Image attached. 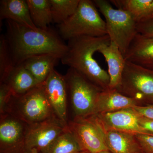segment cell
Masks as SVG:
<instances>
[{
	"label": "cell",
	"mask_w": 153,
	"mask_h": 153,
	"mask_svg": "<svg viewBox=\"0 0 153 153\" xmlns=\"http://www.w3.org/2000/svg\"><path fill=\"white\" fill-rule=\"evenodd\" d=\"M6 21L5 36L14 66L35 55L52 54L61 58L66 53L67 45L55 30L49 27L34 30L11 20Z\"/></svg>",
	"instance_id": "1"
},
{
	"label": "cell",
	"mask_w": 153,
	"mask_h": 153,
	"mask_svg": "<svg viewBox=\"0 0 153 153\" xmlns=\"http://www.w3.org/2000/svg\"><path fill=\"white\" fill-rule=\"evenodd\" d=\"M68 41L67 51L60 59L62 64L77 71L102 90L109 89L108 72L101 68L93 56L102 45L110 43L108 36H81Z\"/></svg>",
	"instance_id": "2"
},
{
	"label": "cell",
	"mask_w": 153,
	"mask_h": 153,
	"mask_svg": "<svg viewBox=\"0 0 153 153\" xmlns=\"http://www.w3.org/2000/svg\"><path fill=\"white\" fill-rule=\"evenodd\" d=\"M58 33L63 40L81 36L99 37L107 35L106 24L93 1L80 0L72 16L58 25Z\"/></svg>",
	"instance_id": "3"
},
{
	"label": "cell",
	"mask_w": 153,
	"mask_h": 153,
	"mask_svg": "<svg viewBox=\"0 0 153 153\" xmlns=\"http://www.w3.org/2000/svg\"><path fill=\"white\" fill-rule=\"evenodd\" d=\"M6 113L29 125L56 116L47 98L43 83L22 95H12L6 107Z\"/></svg>",
	"instance_id": "4"
},
{
	"label": "cell",
	"mask_w": 153,
	"mask_h": 153,
	"mask_svg": "<svg viewBox=\"0 0 153 153\" xmlns=\"http://www.w3.org/2000/svg\"><path fill=\"white\" fill-rule=\"evenodd\" d=\"M93 1L105 18L107 33L111 42L117 46L124 56L138 34L137 22L128 12L114 9L109 1L94 0Z\"/></svg>",
	"instance_id": "5"
},
{
	"label": "cell",
	"mask_w": 153,
	"mask_h": 153,
	"mask_svg": "<svg viewBox=\"0 0 153 153\" xmlns=\"http://www.w3.org/2000/svg\"><path fill=\"white\" fill-rule=\"evenodd\" d=\"M64 76L74 118L92 115L99 94L103 90L72 68H68Z\"/></svg>",
	"instance_id": "6"
},
{
	"label": "cell",
	"mask_w": 153,
	"mask_h": 153,
	"mask_svg": "<svg viewBox=\"0 0 153 153\" xmlns=\"http://www.w3.org/2000/svg\"><path fill=\"white\" fill-rule=\"evenodd\" d=\"M120 93L136 100L139 106L153 104V70L126 60Z\"/></svg>",
	"instance_id": "7"
},
{
	"label": "cell",
	"mask_w": 153,
	"mask_h": 153,
	"mask_svg": "<svg viewBox=\"0 0 153 153\" xmlns=\"http://www.w3.org/2000/svg\"><path fill=\"white\" fill-rule=\"evenodd\" d=\"M68 126L83 152L97 153L108 150L103 130L93 115L73 118L69 120Z\"/></svg>",
	"instance_id": "8"
},
{
	"label": "cell",
	"mask_w": 153,
	"mask_h": 153,
	"mask_svg": "<svg viewBox=\"0 0 153 153\" xmlns=\"http://www.w3.org/2000/svg\"><path fill=\"white\" fill-rule=\"evenodd\" d=\"M68 129V125L57 117L33 124L28 125L25 144V153H30L33 149L42 152Z\"/></svg>",
	"instance_id": "9"
},
{
	"label": "cell",
	"mask_w": 153,
	"mask_h": 153,
	"mask_svg": "<svg viewBox=\"0 0 153 153\" xmlns=\"http://www.w3.org/2000/svg\"><path fill=\"white\" fill-rule=\"evenodd\" d=\"M28 125L9 114L1 115V153H25Z\"/></svg>",
	"instance_id": "10"
},
{
	"label": "cell",
	"mask_w": 153,
	"mask_h": 153,
	"mask_svg": "<svg viewBox=\"0 0 153 153\" xmlns=\"http://www.w3.org/2000/svg\"><path fill=\"white\" fill-rule=\"evenodd\" d=\"M43 84L55 115L68 125V95L65 76L54 69Z\"/></svg>",
	"instance_id": "11"
},
{
	"label": "cell",
	"mask_w": 153,
	"mask_h": 153,
	"mask_svg": "<svg viewBox=\"0 0 153 153\" xmlns=\"http://www.w3.org/2000/svg\"><path fill=\"white\" fill-rule=\"evenodd\" d=\"M93 115L102 127L106 129L153 136V133L140 125L136 113L131 108Z\"/></svg>",
	"instance_id": "12"
},
{
	"label": "cell",
	"mask_w": 153,
	"mask_h": 153,
	"mask_svg": "<svg viewBox=\"0 0 153 153\" xmlns=\"http://www.w3.org/2000/svg\"><path fill=\"white\" fill-rule=\"evenodd\" d=\"M98 52L103 55L108 66L109 89L117 90L122 79L126 62L124 56L117 46L111 42L102 45Z\"/></svg>",
	"instance_id": "13"
},
{
	"label": "cell",
	"mask_w": 153,
	"mask_h": 153,
	"mask_svg": "<svg viewBox=\"0 0 153 153\" xmlns=\"http://www.w3.org/2000/svg\"><path fill=\"white\" fill-rule=\"evenodd\" d=\"M124 57L126 61L153 70V37L138 33Z\"/></svg>",
	"instance_id": "14"
},
{
	"label": "cell",
	"mask_w": 153,
	"mask_h": 153,
	"mask_svg": "<svg viewBox=\"0 0 153 153\" xmlns=\"http://www.w3.org/2000/svg\"><path fill=\"white\" fill-rule=\"evenodd\" d=\"M137 105L139 104L136 100L122 94L117 90L102 91L97 100L93 115L114 112Z\"/></svg>",
	"instance_id": "15"
},
{
	"label": "cell",
	"mask_w": 153,
	"mask_h": 153,
	"mask_svg": "<svg viewBox=\"0 0 153 153\" xmlns=\"http://www.w3.org/2000/svg\"><path fill=\"white\" fill-rule=\"evenodd\" d=\"M101 127L107 147L111 153H144L135 135Z\"/></svg>",
	"instance_id": "16"
},
{
	"label": "cell",
	"mask_w": 153,
	"mask_h": 153,
	"mask_svg": "<svg viewBox=\"0 0 153 153\" xmlns=\"http://www.w3.org/2000/svg\"><path fill=\"white\" fill-rule=\"evenodd\" d=\"M6 19L38 30L31 19L27 0H1L0 22Z\"/></svg>",
	"instance_id": "17"
},
{
	"label": "cell",
	"mask_w": 153,
	"mask_h": 153,
	"mask_svg": "<svg viewBox=\"0 0 153 153\" xmlns=\"http://www.w3.org/2000/svg\"><path fill=\"white\" fill-rule=\"evenodd\" d=\"M60 59L54 54H41L29 57L21 64L40 84L45 82Z\"/></svg>",
	"instance_id": "18"
},
{
	"label": "cell",
	"mask_w": 153,
	"mask_h": 153,
	"mask_svg": "<svg viewBox=\"0 0 153 153\" xmlns=\"http://www.w3.org/2000/svg\"><path fill=\"white\" fill-rule=\"evenodd\" d=\"M2 82L8 86L13 96L22 95L39 85L22 64L14 66Z\"/></svg>",
	"instance_id": "19"
},
{
	"label": "cell",
	"mask_w": 153,
	"mask_h": 153,
	"mask_svg": "<svg viewBox=\"0 0 153 153\" xmlns=\"http://www.w3.org/2000/svg\"><path fill=\"white\" fill-rule=\"evenodd\" d=\"M117 9L128 12L137 22L153 17V0H111Z\"/></svg>",
	"instance_id": "20"
},
{
	"label": "cell",
	"mask_w": 153,
	"mask_h": 153,
	"mask_svg": "<svg viewBox=\"0 0 153 153\" xmlns=\"http://www.w3.org/2000/svg\"><path fill=\"white\" fill-rule=\"evenodd\" d=\"M30 16L34 25L40 29H47L53 22L49 0H27Z\"/></svg>",
	"instance_id": "21"
},
{
	"label": "cell",
	"mask_w": 153,
	"mask_h": 153,
	"mask_svg": "<svg viewBox=\"0 0 153 153\" xmlns=\"http://www.w3.org/2000/svg\"><path fill=\"white\" fill-rule=\"evenodd\" d=\"M82 152L76 137L68 128L41 153H79Z\"/></svg>",
	"instance_id": "22"
},
{
	"label": "cell",
	"mask_w": 153,
	"mask_h": 153,
	"mask_svg": "<svg viewBox=\"0 0 153 153\" xmlns=\"http://www.w3.org/2000/svg\"><path fill=\"white\" fill-rule=\"evenodd\" d=\"M53 22L60 25L74 14L80 0H49Z\"/></svg>",
	"instance_id": "23"
},
{
	"label": "cell",
	"mask_w": 153,
	"mask_h": 153,
	"mask_svg": "<svg viewBox=\"0 0 153 153\" xmlns=\"http://www.w3.org/2000/svg\"><path fill=\"white\" fill-rule=\"evenodd\" d=\"M14 66L6 36H0V82H2Z\"/></svg>",
	"instance_id": "24"
},
{
	"label": "cell",
	"mask_w": 153,
	"mask_h": 153,
	"mask_svg": "<svg viewBox=\"0 0 153 153\" xmlns=\"http://www.w3.org/2000/svg\"><path fill=\"white\" fill-rule=\"evenodd\" d=\"M12 96V92L8 86L4 82L0 83V114H5L6 107Z\"/></svg>",
	"instance_id": "25"
},
{
	"label": "cell",
	"mask_w": 153,
	"mask_h": 153,
	"mask_svg": "<svg viewBox=\"0 0 153 153\" xmlns=\"http://www.w3.org/2000/svg\"><path fill=\"white\" fill-rule=\"evenodd\" d=\"M138 33L147 36L153 37V17L137 23Z\"/></svg>",
	"instance_id": "26"
},
{
	"label": "cell",
	"mask_w": 153,
	"mask_h": 153,
	"mask_svg": "<svg viewBox=\"0 0 153 153\" xmlns=\"http://www.w3.org/2000/svg\"><path fill=\"white\" fill-rule=\"evenodd\" d=\"M136 137L144 153H153V136L136 134Z\"/></svg>",
	"instance_id": "27"
},
{
	"label": "cell",
	"mask_w": 153,
	"mask_h": 153,
	"mask_svg": "<svg viewBox=\"0 0 153 153\" xmlns=\"http://www.w3.org/2000/svg\"><path fill=\"white\" fill-rule=\"evenodd\" d=\"M135 112L140 125L144 129L153 133V119L144 116Z\"/></svg>",
	"instance_id": "28"
},
{
	"label": "cell",
	"mask_w": 153,
	"mask_h": 153,
	"mask_svg": "<svg viewBox=\"0 0 153 153\" xmlns=\"http://www.w3.org/2000/svg\"><path fill=\"white\" fill-rule=\"evenodd\" d=\"M131 108L134 111L142 115L153 119V104L146 106L137 105Z\"/></svg>",
	"instance_id": "29"
},
{
	"label": "cell",
	"mask_w": 153,
	"mask_h": 153,
	"mask_svg": "<svg viewBox=\"0 0 153 153\" xmlns=\"http://www.w3.org/2000/svg\"><path fill=\"white\" fill-rule=\"evenodd\" d=\"M30 153H39V152H38V150L34 149L31 150Z\"/></svg>",
	"instance_id": "30"
},
{
	"label": "cell",
	"mask_w": 153,
	"mask_h": 153,
	"mask_svg": "<svg viewBox=\"0 0 153 153\" xmlns=\"http://www.w3.org/2000/svg\"><path fill=\"white\" fill-rule=\"evenodd\" d=\"M97 153H111V152L110 151L107 150V151H102V152H100Z\"/></svg>",
	"instance_id": "31"
},
{
	"label": "cell",
	"mask_w": 153,
	"mask_h": 153,
	"mask_svg": "<svg viewBox=\"0 0 153 153\" xmlns=\"http://www.w3.org/2000/svg\"><path fill=\"white\" fill-rule=\"evenodd\" d=\"M79 153H87V152H80Z\"/></svg>",
	"instance_id": "32"
}]
</instances>
